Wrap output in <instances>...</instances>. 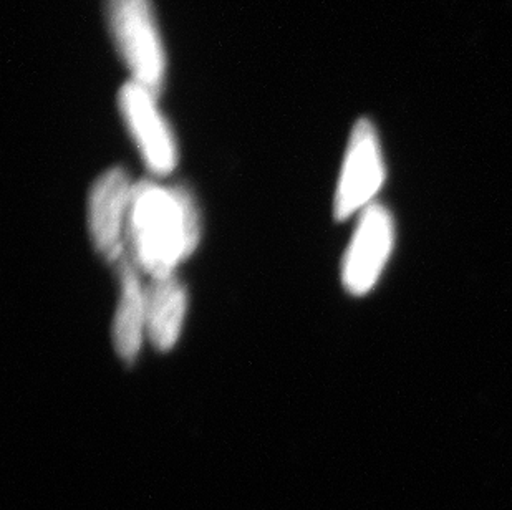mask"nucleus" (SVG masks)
I'll return each instance as SVG.
<instances>
[{
	"mask_svg": "<svg viewBox=\"0 0 512 510\" xmlns=\"http://www.w3.org/2000/svg\"><path fill=\"white\" fill-rule=\"evenodd\" d=\"M385 183V164L372 121L358 120L348 140L335 191L334 216L345 221L367 209Z\"/></svg>",
	"mask_w": 512,
	"mask_h": 510,
	"instance_id": "nucleus-4",
	"label": "nucleus"
},
{
	"mask_svg": "<svg viewBox=\"0 0 512 510\" xmlns=\"http://www.w3.org/2000/svg\"><path fill=\"white\" fill-rule=\"evenodd\" d=\"M395 246V222L387 207L373 203L360 212L343 255L342 282L348 294L367 295L377 285Z\"/></svg>",
	"mask_w": 512,
	"mask_h": 510,
	"instance_id": "nucleus-5",
	"label": "nucleus"
},
{
	"mask_svg": "<svg viewBox=\"0 0 512 510\" xmlns=\"http://www.w3.org/2000/svg\"><path fill=\"white\" fill-rule=\"evenodd\" d=\"M188 312V294L176 275L151 279L146 287V337L168 352L178 343Z\"/></svg>",
	"mask_w": 512,
	"mask_h": 510,
	"instance_id": "nucleus-8",
	"label": "nucleus"
},
{
	"mask_svg": "<svg viewBox=\"0 0 512 510\" xmlns=\"http://www.w3.org/2000/svg\"><path fill=\"white\" fill-rule=\"evenodd\" d=\"M118 108L143 163L155 176L173 173L179 161L178 141L158 103V93L140 83L126 82L118 93Z\"/></svg>",
	"mask_w": 512,
	"mask_h": 510,
	"instance_id": "nucleus-3",
	"label": "nucleus"
},
{
	"mask_svg": "<svg viewBox=\"0 0 512 510\" xmlns=\"http://www.w3.org/2000/svg\"><path fill=\"white\" fill-rule=\"evenodd\" d=\"M201 241V217L186 186L135 183L126 242L131 259L151 279L174 275Z\"/></svg>",
	"mask_w": 512,
	"mask_h": 510,
	"instance_id": "nucleus-1",
	"label": "nucleus"
},
{
	"mask_svg": "<svg viewBox=\"0 0 512 510\" xmlns=\"http://www.w3.org/2000/svg\"><path fill=\"white\" fill-rule=\"evenodd\" d=\"M135 184L123 168H112L98 176L88 194V231L93 246L108 262L126 254V232Z\"/></svg>",
	"mask_w": 512,
	"mask_h": 510,
	"instance_id": "nucleus-6",
	"label": "nucleus"
},
{
	"mask_svg": "<svg viewBox=\"0 0 512 510\" xmlns=\"http://www.w3.org/2000/svg\"><path fill=\"white\" fill-rule=\"evenodd\" d=\"M105 17L116 52L131 80L160 95L168 57L153 0H105Z\"/></svg>",
	"mask_w": 512,
	"mask_h": 510,
	"instance_id": "nucleus-2",
	"label": "nucleus"
},
{
	"mask_svg": "<svg viewBox=\"0 0 512 510\" xmlns=\"http://www.w3.org/2000/svg\"><path fill=\"white\" fill-rule=\"evenodd\" d=\"M116 264L120 295L113 318V345L121 360L135 363L146 337V287L130 254L123 255Z\"/></svg>",
	"mask_w": 512,
	"mask_h": 510,
	"instance_id": "nucleus-7",
	"label": "nucleus"
}]
</instances>
